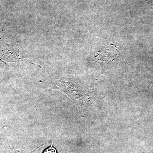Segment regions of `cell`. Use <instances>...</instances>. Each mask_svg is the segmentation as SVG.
Returning <instances> with one entry per match:
<instances>
[{
  "instance_id": "1",
  "label": "cell",
  "mask_w": 153,
  "mask_h": 153,
  "mask_svg": "<svg viewBox=\"0 0 153 153\" xmlns=\"http://www.w3.org/2000/svg\"><path fill=\"white\" fill-rule=\"evenodd\" d=\"M53 142L52 143V145L48 148V149H46L45 151L43 152V153H57V151L55 147H53Z\"/></svg>"
}]
</instances>
